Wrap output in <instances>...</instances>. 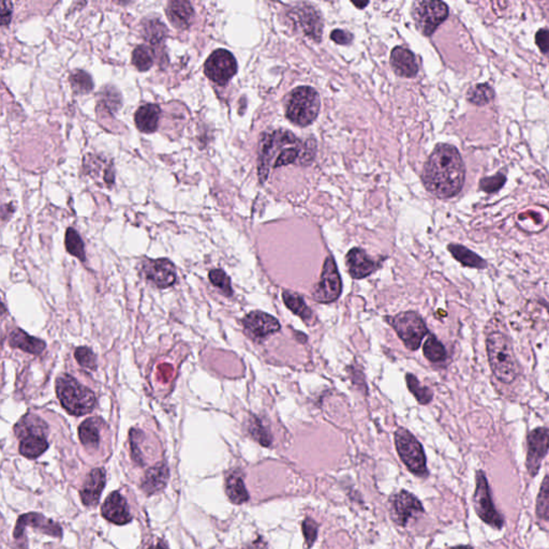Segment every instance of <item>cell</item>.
<instances>
[{
	"mask_svg": "<svg viewBox=\"0 0 549 549\" xmlns=\"http://www.w3.org/2000/svg\"><path fill=\"white\" fill-rule=\"evenodd\" d=\"M320 96L309 86L292 90L287 102V117L297 126L310 125L316 121L320 111Z\"/></svg>",
	"mask_w": 549,
	"mask_h": 549,
	"instance_id": "cell-6",
	"label": "cell"
},
{
	"mask_svg": "<svg viewBox=\"0 0 549 549\" xmlns=\"http://www.w3.org/2000/svg\"><path fill=\"white\" fill-rule=\"evenodd\" d=\"M70 84L74 88V92L78 94H86L92 92L94 87L92 76L83 70L74 71L70 76Z\"/></svg>",
	"mask_w": 549,
	"mask_h": 549,
	"instance_id": "cell-38",
	"label": "cell"
},
{
	"mask_svg": "<svg viewBox=\"0 0 549 549\" xmlns=\"http://www.w3.org/2000/svg\"><path fill=\"white\" fill-rule=\"evenodd\" d=\"M194 8L185 0H173L167 7V17L176 29H186L194 17Z\"/></svg>",
	"mask_w": 549,
	"mask_h": 549,
	"instance_id": "cell-22",
	"label": "cell"
},
{
	"mask_svg": "<svg viewBox=\"0 0 549 549\" xmlns=\"http://www.w3.org/2000/svg\"><path fill=\"white\" fill-rule=\"evenodd\" d=\"M420 513H424L422 503L408 491H400L391 500L393 519L400 526H405L413 516Z\"/></svg>",
	"mask_w": 549,
	"mask_h": 549,
	"instance_id": "cell-15",
	"label": "cell"
},
{
	"mask_svg": "<svg viewBox=\"0 0 549 549\" xmlns=\"http://www.w3.org/2000/svg\"><path fill=\"white\" fill-rule=\"evenodd\" d=\"M226 493L234 505H243L249 500V493L246 489L243 476L239 472H232L226 481Z\"/></svg>",
	"mask_w": 549,
	"mask_h": 549,
	"instance_id": "cell-26",
	"label": "cell"
},
{
	"mask_svg": "<svg viewBox=\"0 0 549 549\" xmlns=\"http://www.w3.org/2000/svg\"><path fill=\"white\" fill-rule=\"evenodd\" d=\"M348 271L350 276L356 280L366 278L379 269V262H375L369 257L365 250L361 248H353L348 253L346 257Z\"/></svg>",
	"mask_w": 549,
	"mask_h": 549,
	"instance_id": "cell-17",
	"label": "cell"
},
{
	"mask_svg": "<svg viewBox=\"0 0 549 549\" xmlns=\"http://www.w3.org/2000/svg\"><path fill=\"white\" fill-rule=\"evenodd\" d=\"M505 184V176L503 174H497L495 176L486 177L480 182V188L482 190L493 194L495 191L499 190Z\"/></svg>",
	"mask_w": 549,
	"mask_h": 549,
	"instance_id": "cell-42",
	"label": "cell"
},
{
	"mask_svg": "<svg viewBox=\"0 0 549 549\" xmlns=\"http://www.w3.org/2000/svg\"><path fill=\"white\" fill-rule=\"evenodd\" d=\"M9 344L12 348L22 350L33 355L42 353L47 347L44 341L38 338L31 337L22 330H15L10 334Z\"/></svg>",
	"mask_w": 549,
	"mask_h": 549,
	"instance_id": "cell-25",
	"label": "cell"
},
{
	"mask_svg": "<svg viewBox=\"0 0 549 549\" xmlns=\"http://www.w3.org/2000/svg\"><path fill=\"white\" fill-rule=\"evenodd\" d=\"M56 394L65 410L74 416L88 414L97 403L94 391L69 375H60L57 379Z\"/></svg>",
	"mask_w": 549,
	"mask_h": 549,
	"instance_id": "cell-3",
	"label": "cell"
},
{
	"mask_svg": "<svg viewBox=\"0 0 549 549\" xmlns=\"http://www.w3.org/2000/svg\"><path fill=\"white\" fill-rule=\"evenodd\" d=\"M341 292L342 282L338 273L337 265L334 257L330 255L324 261L320 280L316 283L312 292V298L316 303L330 304L338 300Z\"/></svg>",
	"mask_w": 549,
	"mask_h": 549,
	"instance_id": "cell-11",
	"label": "cell"
},
{
	"mask_svg": "<svg viewBox=\"0 0 549 549\" xmlns=\"http://www.w3.org/2000/svg\"><path fill=\"white\" fill-rule=\"evenodd\" d=\"M537 516L542 521H549V474L545 476L537 499Z\"/></svg>",
	"mask_w": 549,
	"mask_h": 549,
	"instance_id": "cell-36",
	"label": "cell"
},
{
	"mask_svg": "<svg viewBox=\"0 0 549 549\" xmlns=\"http://www.w3.org/2000/svg\"><path fill=\"white\" fill-rule=\"evenodd\" d=\"M535 42H537L539 49H540L544 54L549 53L548 29H540V31L537 33V35H535Z\"/></svg>",
	"mask_w": 549,
	"mask_h": 549,
	"instance_id": "cell-44",
	"label": "cell"
},
{
	"mask_svg": "<svg viewBox=\"0 0 549 549\" xmlns=\"http://www.w3.org/2000/svg\"><path fill=\"white\" fill-rule=\"evenodd\" d=\"M368 3H369L367 1V3H353V5L356 6L357 8H360V9H363V8H365L366 6H368Z\"/></svg>",
	"mask_w": 549,
	"mask_h": 549,
	"instance_id": "cell-48",
	"label": "cell"
},
{
	"mask_svg": "<svg viewBox=\"0 0 549 549\" xmlns=\"http://www.w3.org/2000/svg\"><path fill=\"white\" fill-rule=\"evenodd\" d=\"M25 527H33L40 529L47 534L60 538L62 537V527L57 525L52 519L47 518L38 513H28L24 514L17 519V526L15 529V538L19 539L23 535Z\"/></svg>",
	"mask_w": 549,
	"mask_h": 549,
	"instance_id": "cell-19",
	"label": "cell"
},
{
	"mask_svg": "<svg viewBox=\"0 0 549 549\" xmlns=\"http://www.w3.org/2000/svg\"><path fill=\"white\" fill-rule=\"evenodd\" d=\"M12 3L3 1L1 3V23L3 26H8L11 22Z\"/></svg>",
	"mask_w": 549,
	"mask_h": 549,
	"instance_id": "cell-46",
	"label": "cell"
},
{
	"mask_svg": "<svg viewBox=\"0 0 549 549\" xmlns=\"http://www.w3.org/2000/svg\"><path fill=\"white\" fill-rule=\"evenodd\" d=\"M476 487L473 496V505L476 514L486 525L496 530H501L505 526V517L500 514L493 505L491 487L487 478L482 470L476 472Z\"/></svg>",
	"mask_w": 549,
	"mask_h": 549,
	"instance_id": "cell-9",
	"label": "cell"
},
{
	"mask_svg": "<svg viewBox=\"0 0 549 549\" xmlns=\"http://www.w3.org/2000/svg\"><path fill=\"white\" fill-rule=\"evenodd\" d=\"M65 245H66L67 251L71 255L78 257L81 261H85V249H84V243H83L82 238L78 235V232L72 228H69L66 232V237H65Z\"/></svg>",
	"mask_w": 549,
	"mask_h": 549,
	"instance_id": "cell-33",
	"label": "cell"
},
{
	"mask_svg": "<svg viewBox=\"0 0 549 549\" xmlns=\"http://www.w3.org/2000/svg\"><path fill=\"white\" fill-rule=\"evenodd\" d=\"M330 38H332V41H335L337 44L346 45L352 42L353 35H352V33H348V31L335 29L330 35Z\"/></svg>",
	"mask_w": 549,
	"mask_h": 549,
	"instance_id": "cell-45",
	"label": "cell"
},
{
	"mask_svg": "<svg viewBox=\"0 0 549 549\" xmlns=\"http://www.w3.org/2000/svg\"><path fill=\"white\" fill-rule=\"evenodd\" d=\"M387 320L389 326L396 330L405 347L412 351L420 348L422 340L428 334L424 320L417 312H401L397 316H387Z\"/></svg>",
	"mask_w": 549,
	"mask_h": 549,
	"instance_id": "cell-8",
	"label": "cell"
},
{
	"mask_svg": "<svg viewBox=\"0 0 549 549\" xmlns=\"http://www.w3.org/2000/svg\"><path fill=\"white\" fill-rule=\"evenodd\" d=\"M169 468L165 464H159L156 467L151 468L145 473L144 479L142 482V489L147 495L159 493L164 489L169 481Z\"/></svg>",
	"mask_w": 549,
	"mask_h": 549,
	"instance_id": "cell-24",
	"label": "cell"
},
{
	"mask_svg": "<svg viewBox=\"0 0 549 549\" xmlns=\"http://www.w3.org/2000/svg\"><path fill=\"white\" fill-rule=\"evenodd\" d=\"M319 525L312 518H306L303 523V533L306 541L307 548L314 545L318 537Z\"/></svg>",
	"mask_w": 549,
	"mask_h": 549,
	"instance_id": "cell-43",
	"label": "cell"
},
{
	"mask_svg": "<svg viewBox=\"0 0 549 549\" xmlns=\"http://www.w3.org/2000/svg\"><path fill=\"white\" fill-rule=\"evenodd\" d=\"M423 352L426 359L432 363H440L446 359V348L434 335L428 336L423 347Z\"/></svg>",
	"mask_w": 549,
	"mask_h": 549,
	"instance_id": "cell-30",
	"label": "cell"
},
{
	"mask_svg": "<svg viewBox=\"0 0 549 549\" xmlns=\"http://www.w3.org/2000/svg\"><path fill=\"white\" fill-rule=\"evenodd\" d=\"M78 437L85 448H97L100 442L99 424L97 419H88L84 421L78 427Z\"/></svg>",
	"mask_w": 549,
	"mask_h": 549,
	"instance_id": "cell-29",
	"label": "cell"
},
{
	"mask_svg": "<svg viewBox=\"0 0 549 549\" xmlns=\"http://www.w3.org/2000/svg\"><path fill=\"white\" fill-rule=\"evenodd\" d=\"M391 64L394 71L405 78H413L419 71L414 54L405 47H397L391 51Z\"/></svg>",
	"mask_w": 549,
	"mask_h": 549,
	"instance_id": "cell-21",
	"label": "cell"
},
{
	"mask_svg": "<svg viewBox=\"0 0 549 549\" xmlns=\"http://www.w3.org/2000/svg\"><path fill=\"white\" fill-rule=\"evenodd\" d=\"M155 53L146 45H139L133 53V64L139 71H147L153 67Z\"/></svg>",
	"mask_w": 549,
	"mask_h": 549,
	"instance_id": "cell-31",
	"label": "cell"
},
{
	"mask_svg": "<svg viewBox=\"0 0 549 549\" xmlns=\"http://www.w3.org/2000/svg\"><path fill=\"white\" fill-rule=\"evenodd\" d=\"M528 453H527L526 467L531 478H534L540 471L543 459L546 457L549 450V429L539 427L533 429L528 434Z\"/></svg>",
	"mask_w": 549,
	"mask_h": 549,
	"instance_id": "cell-13",
	"label": "cell"
},
{
	"mask_svg": "<svg viewBox=\"0 0 549 549\" xmlns=\"http://www.w3.org/2000/svg\"><path fill=\"white\" fill-rule=\"evenodd\" d=\"M248 430H249V434L253 436V438L257 441L261 446H265V448L271 446V434H269V430L261 422V420H259L255 415L250 419Z\"/></svg>",
	"mask_w": 549,
	"mask_h": 549,
	"instance_id": "cell-37",
	"label": "cell"
},
{
	"mask_svg": "<svg viewBox=\"0 0 549 549\" xmlns=\"http://www.w3.org/2000/svg\"><path fill=\"white\" fill-rule=\"evenodd\" d=\"M488 362L491 371L500 382L511 385L517 377L514 355L507 336L501 332H493L486 339Z\"/></svg>",
	"mask_w": 549,
	"mask_h": 549,
	"instance_id": "cell-4",
	"label": "cell"
},
{
	"mask_svg": "<svg viewBox=\"0 0 549 549\" xmlns=\"http://www.w3.org/2000/svg\"><path fill=\"white\" fill-rule=\"evenodd\" d=\"M101 513L106 521L118 526H123L133 519L127 501L118 491H114L108 496L102 505Z\"/></svg>",
	"mask_w": 549,
	"mask_h": 549,
	"instance_id": "cell-18",
	"label": "cell"
},
{
	"mask_svg": "<svg viewBox=\"0 0 549 549\" xmlns=\"http://www.w3.org/2000/svg\"><path fill=\"white\" fill-rule=\"evenodd\" d=\"M74 356H76V362H78L82 367L92 370L97 368V360H96L94 352H92L90 348H78L76 352H74Z\"/></svg>",
	"mask_w": 549,
	"mask_h": 549,
	"instance_id": "cell-41",
	"label": "cell"
},
{
	"mask_svg": "<svg viewBox=\"0 0 549 549\" xmlns=\"http://www.w3.org/2000/svg\"><path fill=\"white\" fill-rule=\"evenodd\" d=\"M464 161L455 146L437 145L425 163L423 183L437 198H452L459 194L464 183Z\"/></svg>",
	"mask_w": 549,
	"mask_h": 549,
	"instance_id": "cell-1",
	"label": "cell"
},
{
	"mask_svg": "<svg viewBox=\"0 0 549 549\" xmlns=\"http://www.w3.org/2000/svg\"><path fill=\"white\" fill-rule=\"evenodd\" d=\"M160 115L161 110L157 104H145L135 112V125L141 133H155L158 129Z\"/></svg>",
	"mask_w": 549,
	"mask_h": 549,
	"instance_id": "cell-23",
	"label": "cell"
},
{
	"mask_svg": "<svg viewBox=\"0 0 549 549\" xmlns=\"http://www.w3.org/2000/svg\"><path fill=\"white\" fill-rule=\"evenodd\" d=\"M47 426L35 415H25L15 426L17 436L21 439L19 453L24 457L35 459L49 448Z\"/></svg>",
	"mask_w": 549,
	"mask_h": 549,
	"instance_id": "cell-5",
	"label": "cell"
},
{
	"mask_svg": "<svg viewBox=\"0 0 549 549\" xmlns=\"http://www.w3.org/2000/svg\"><path fill=\"white\" fill-rule=\"evenodd\" d=\"M282 298L285 306L288 307L293 314L300 316L304 322L309 323L314 320V312L307 306L300 294H297L293 291H283Z\"/></svg>",
	"mask_w": 549,
	"mask_h": 549,
	"instance_id": "cell-28",
	"label": "cell"
},
{
	"mask_svg": "<svg viewBox=\"0 0 549 549\" xmlns=\"http://www.w3.org/2000/svg\"><path fill=\"white\" fill-rule=\"evenodd\" d=\"M395 444L399 457L413 474L422 478L428 475L426 456L422 444L409 430L405 428L397 429L395 432Z\"/></svg>",
	"mask_w": 549,
	"mask_h": 549,
	"instance_id": "cell-7",
	"label": "cell"
},
{
	"mask_svg": "<svg viewBox=\"0 0 549 549\" xmlns=\"http://www.w3.org/2000/svg\"><path fill=\"white\" fill-rule=\"evenodd\" d=\"M149 549H169V548L168 546L165 545L164 542H162V541H159V542H157L156 544L151 545V546L149 547Z\"/></svg>",
	"mask_w": 549,
	"mask_h": 549,
	"instance_id": "cell-47",
	"label": "cell"
},
{
	"mask_svg": "<svg viewBox=\"0 0 549 549\" xmlns=\"http://www.w3.org/2000/svg\"><path fill=\"white\" fill-rule=\"evenodd\" d=\"M448 17V8L442 1H416L412 6V17L416 28L430 35Z\"/></svg>",
	"mask_w": 549,
	"mask_h": 549,
	"instance_id": "cell-10",
	"label": "cell"
},
{
	"mask_svg": "<svg viewBox=\"0 0 549 549\" xmlns=\"http://www.w3.org/2000/svg\"><path fill=\"white\" fill-rule=\"evenodd\" d=\"M143 269L146 278L153 281L157 288H169L176 281L175 267L170 260H147L143 265Z\"/></svg>",
	"mask_w": 549,
	"mask_h": 549,
	"instance_id": "cell-16",
	"label": "cell"
},
{
	"mask_svg": "<svg viewBox=\"0 0 549 549\" xmlns=\"http://www.w3.org/2000/svg\"><path fill=\"white\" fill-rule=\"evenodd\" d=\"M105 485V471L102 468L92 470L81 489V499L85 507H92L99 502Z\"/></svg>",
	"mask_w": 549,
	"mask_h": 549,
	"instance_id": "cell-20",
	"label": "cell"
},
{
	"mask_svg": "<svg viewBox=\"0 0 549 549\" xmlns=\"http://www.w3.org/2000/svg\"><path fill=\"white\" fill-rule=\"evenodd\" d=\"M405 380H407V385H408L411 393L414 395L415 398L421 405H427V403L432 400L434 393H432V389L421 385L420 381L417 380L415 375L408 373V375H405Z\"/></svg>",
	"mask_w": 549,
	"mask_h": 549,
	"instance_id": "cell-35",
	"label": "cell"
},
{
	"mask_svg": "<svg viewBox=\"0 0 549 549\" xmlns=\"http://www.w3.org/2000/svg\"><path fill=\"white\" fill-rule=\"evenodd\" d=\"M468 100L475 105H486L493 101L495 92L488 84H478L472 86L467 94Z\"/></svg>",
	"mask_w": 549,
	"mask_h": 549,
	"instance_id": "cell-32",
	"label": "cell"
},
{
	"mask_svg": "<svg viewBox=\"0 0 549 549\" xmlns=\"http://www.w3.org/2000/svg\"><path fill=\"white\" fill-rule=\"evenodd\" d=\"M450 549H456V548H455V547H453V548H450Z\"/></svg>",
	"mask_w": 549,
	"mask_h": 549,
	"instance_id": "cell-49",
	"label": "cell"
},
{
	"mask_svg": "<svg viewBox=\"0 0 549 549\" xmlns=\"http://www.w3.org/2000/svg\"><path fill=\"white\" fill-rule=\"evenodd\" d=\"M448 248V251L452 253L454 259L457 260L460 264L464 265V267L482 269H485L486 265H487L483 257L476 255L475 253L468 249V248L464 247V246L457 245V244H450Z\"/></svg>",
	"mask_w": 549,
	"mask_h": 549,
	"instance_id": "cell-27",
	"label": "cell"
},
{
	"mask_svg": "<svg viewBox=\"0 0 549 549\" xmlns=\"http://www.w3.org/2000/svg\"><path fill=\"white\" fill-rule=\"evenodd\" d=\"M302 25L307 33L316 37L319 40L321 33L320 17L314 15V10H305L302 13Z\"/></svg>",
	"mask_w": 549,
	"mask_h": 549,
	"instance_id": "cell-40",
	"label": "cell"
},
{
	"mask_svg": "<svg viewBox=\"0 0 549 549\" xmlns=\"http://www.w3.org/2000/svg\"><path fill=\"white\" fill-rule=\"evenodd\" d=\"M204 72L210 81L218 85H226L237 72L235 57L223 49L216 50L206 59Z\"/></svg>",
	"mask_w": 549,
	"mask_h": 549,
	"instance_id": "cell-12",
	"label": "cell"
},
{
	"mask_svg": "<svg viewBox=\"0 0 549 549\" xmlns=\"http://www.w3.org/2000/svg\"><path fill=\"white\" fill-rule=\"evenodd\" d=\"M294 139H296V137L292 133L282 130L280 151H279L276 133L263 135L261 139V143H260L259 155V177L261 183H264L267 180L271 160L273 157L276 156V153H278V155H277L275 162H273V168L295 163L298 159H300L301 162H308V161L314 158V141L312 142V144L306 145L305 147L301 144L296 147L290 146L287 147V149H282L283 146L288 144L289 142L293 141Z\"/></svg>",
	"mask_w": 549,
	"mask_h": 549,
	"instance_id": "cell-2",
	"label": "cell"
},
{
	"mask_svg": "<svg viewBox=\"0 0 549 549\" xmlns=\"http://www.w3.org/2000/svg\"><path fill=\"white\" fill-rule=\"evenodd\" d=\"M210 280L216 288L219 289L226 296H232L231 279L222 269H212L210 271Z\"/></svg>",
	"mask_w": 549,
	"mask_h": 549,
	"instance_id": "cell-39",
	"label": "cell"
},
{
	"mask_svg": "<svg viewBox=\"0 0 549 549\" xmlns=\"http://www.w3.org/2000/svg\"><path fill=\"white\" fill-rule=\"evenodd\" d=\"M243 326L248 337L255 341H262L267 336L280 330L276 318L262 312H251L243 319Z\"/></svg>",
	"mask_w": 549,
	"mask_h": 549,
	"instance_id": "cell-14",
	"label": "cell"
},
{
	"mask_svg": "<svg viewBox=\"0 0 549 549\" xmlns=\"http://www.w3.org/2000/svg\"><path fill=\"white\" fill-rule=\"evenodd\" d=\"M167 28H165L164 24L161 23L159 19H149L146 21L144 26H143V33H144V38L151 45L158 44L164 40V37L167 35Z\"/></svg>",
	"mask_w": 549,
	"mask_h": 549,
	"instance_id": "cell-34",
	"label": "cell"
}]
</instances>
